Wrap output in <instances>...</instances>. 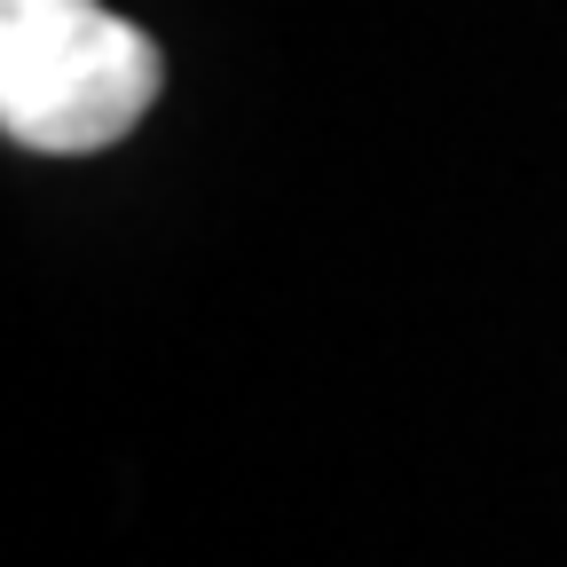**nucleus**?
Wrapping results in <instances>:
<instances>
[{
  "label": "nucleus",
  "mask_w": 567,
  "mask_h": 567,
  "mask_svg": "<svg viewBox=\"0 0 567 567\" xmlns=\"http://www.w3.org/2000/svg\"><path fill=\"white\" fill-rule=\"evenodd\" d=\"M158 87V40L111 17L103 0H0V126L24 151H111L142 126Z\"/></svg>",
  "instance_id": "f257e3e1"
}]
</instances>
